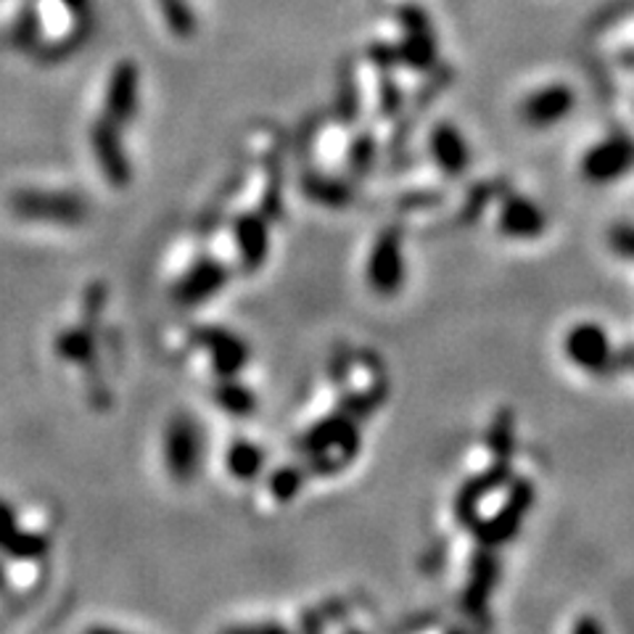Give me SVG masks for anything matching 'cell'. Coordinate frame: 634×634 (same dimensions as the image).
Masks as SVG:
<instances>
[{"label": "cell", "mask_w": 634, "mask_h": 634, "mask_svg": "<svg viewBox=\"0 0 634 634\" xmlns=\"http://www.w3.org/2000/svg\"><path fill=\"white\" fill-rule=\"evenodd\" d=\"M301 455L307 457L305 468L309 476H336L355 460L363 449V432L351 413L336 410L320 418L301 434L296 444Z\"/></svg>", "instance_id": "cell-1"}, {"label": "cell", "mask_w": 634, "mask_h": 634, "mask_svg": "<svg viewBox=\"0 0 634 634\" xmlns=\"http://www.w3.org/2000/svg\"><path fill=\"white\" fill-rule=\"evenodd\" d=\"M9 209L17 220L46 222L75 228L88 220V201L72 190H40L21 188L9 196Z\"/></svg>", "instance_id": "cell-2"}, {"label": "cell", "mask_w": 634, "mask_h": 634, "mask_svg": "<svg viewBox=\"0 0 634 634\" xmlns=\"http://www.w3.org/2000/svg\"><path fill=\"white\" fill-rule=\"evenodd\" d=\"M161 457L172 482L190 484L201 474L204 439L201 428L190 415L178 413L167 420L161 434Z\"/></svg>", "instance_id": "cell-3"}, {"label": "cell", "mask_w": 634, "mask_h": 634, "mask_svg": "<svg viewBox=\"0 0 634 634\" xmlns=\"http://www.w3.org/2000/svg\"><path fill=\"white\" fill-rule=\"evenodd\" d=\"M561 349L566 363L587 376H605L618 363V351L613 347L608 330L595 320L574 323L563 334Z\"/></svg>", "instance_id": "cell-4"}, {"label": "cell", "mask_w": 634, "mask_h": 634, "mask_svg": "<svg viewBox=\"0 0 634 634\" xmlns=\"http://www.w3.org/2000/svg\"><path fill=\"white\" fill-rule=\"evenodd\" d=\"M634 172V138L626 132H608L584 148L579 175L590 186H611Z\"/></svg>", "instance_id": "cell-5"}, {"label": "cell", "mask_w": 634, "mask_h": 634, "mask_svg": "<svg viewBox=\"0 0 634 634\" xmlns=\"http://www.w3.org/2000/svg\"><path fill=\"white\" fill-rule=\"evenodd\" d=\"M397 24L402 38L394 46H397L399 53V67H407L420 75L432 72L436 63H439V48H436V34L428 11L415 3L399 6Z\"/></svg>", "instance_id": "cell-6"}, {"label": "cell", "mask_w": 634, "mask_h": 634, "mask_svg": "<svg viewBox=\"0 0 634 634\" xmlns=\"http://www.w3.org/2000/svg\"><path fill=\"white\" fill-rule=\"evenodd\" d=\"M534 486L532 482H521V478H507V497L495 507L492 513H478L470 521V526H476V537L486 549H495L513 537L518 532L521 521H524L528 505H532Z\"/></svg>", "instance_id": "cell-7"}, {"label": "cell", "mask_w": 634, "mask_h": 634, "mask_svg": "<svg viewBox=\"0 0 634 634\" xmlns=\"http://www.w3.org/2000/svg\"><path fill=\"white\" fill-rule=\"evenodd\" d=\"M405 238L399 228L378 230L376 241L370 246L368 262H365V280H368L370 291L389 299L405 286Z\"/></svg>", "instance_id": "cell-8"}, {"label": "cell", "mask_w": 634, "mask_h": 634, "mask_svg": "<svg viewBox=\"0 0 634 634\" xmlns=\"http://www.w3.org/2000/svg\"><path fill=\"white\" fill-rule=\"evenodd\" d=\"M90 153H93L101 178L115 188H127L132 182V161L125 148V130L98 115L88 130Z\"/></svg>", "instance_id": "cell-9"}, {"label": "cell", "mask_w": 634, "mask_h": 634, "mask_svg": "<svg viewBox=\"0 0 634 634\" xmlns=\"http://www.w3.org/2000/svg\"><path fill=\"white\" fill-rule=\"evenodd\" d=\"M190 344L207 351L209 368L217 378H238L249 365V344L225 326H196L190 330Z\"/></svg>", "instance_id": "cell-10"}, {"label": "cell", "mask_w": 634, "mask_h": 634, "mask_svg": "<svg viewBox=\"0 0 634 634\" xmlns=\"http://www.w3.org/2000/svg\"><path fill=\"white\" fill-rule=\"evenodd\" d=\"M576 109V90L568 82H547L521 98L518 119L528 130H553Z\"/></svg>", "instance_id": "cell-11"}, {"label": "cell", "mask_w": 634, "mask_h": 634, "mask_svg": "<svg viewBox=\"0 0 634 634\" xmlns=\"http://www.w3.org/2000/svg\"><path fill=\"white\" fill-rule=\"evenodd\" d=\"M228 265L220 262L217 257H209V254H201V257H196L194 262L188 265V270L175 280L172 299L182 307L207 305L209 299H215V296L228 286Z\"/></svg>", "instance_id": "cell-12"}, {"label": "cell", "mask_w": 634, "mask_h": 634, "mask_svg": "<svg viewBox=\"0 0 634 634\" xmlns=\"http://www.w3.org/2000/svg\"><path fill=\"white\" fill-rule=\"evenodd\" d=\"M138 106H140L138 63L130 59L117 61V67L111 69V75H109V82H106L101 117L109 119L111 125L127 130V127L132 125V119L138 117Z\"/></svg>", "instance_id": "cell-13"}, {"label": "cell", "mask_w": 634, "mask_h": 634, "mask_svg": "<svg viewBox=\"0 0 634 634\" xmlns=\"http://www.w3.org/2000/svg\"><path fill=\"white\" fill-rule=\"evenodd\" d=\"M495 222L499 236L511 238V241H537L547 230V217L539 209V204L513 194V190L499 196Z\"/></svg>", "instance_id": "cell-14"}, {"label": "cell", "mask_w": 634, "mask_h": 634, "mask_svg": "<svg viewBox=\"0 0 634 634\" xmlns=\"http://www.w3.org/2000/svg\"><path fill=\"white\" fill-rule=\"evenodd\" d=\"M232 241L246 273H257L270 257V220L262 211H241L232 217Z\"/></svg>", "instance_id": "cell-15"}, {"label": "cell", "mask_w": 634, "mask_h": 634, "mask_svg": "<svg viewBox=\"0 0 634 634\" xmlns=\"http://www.w3.org/2000/svg\"><path fill=\"white\" fill-rule=\"evenodd\" d=\"M51 549V539L19 524L11 503L0 499V553L11 561H40Z\"/></svg>", "instance_id": "cell-16"}, {"label": "cell", "mask_w": 634, "mask_h": 634, "mask_svg": "<svg viewBox=\"0 0 634 634\" xmlns=\"http://www.w3.org/2000/svg\"><path fill=\"white\" fill-rule=\"evenodd\" d=\"M428 153H432L434 165L439 167L442 175L447 178H460L468 172L470 151L468 140L453 122H436L432 136H428Z\"/></svg>", "instance_id": "cell-17"}, {"label": "cell", "mask_w": 634, "mask_h": 634, "mask_svg": "<svg viewBox=\"0 0 634 634\" xmlns=\"http://www.w3.org/2000/svg\"><path fill=\"white\" fill-rule=\"evenodd\" d=\"M53 355L82 370H93L98 359V338L93 323L82 320L80 326L61 328L53 338Z\"/></svg>", "instance_id": "cell-18"}, {"label": "cell", "mask_w": 634, "mask_h": 634, "mask_svg": "<svg viewBox=\"0 0 634 634\" xmlns=\"http://www.w3.org/2000/svg\"><path fill=\"white\" fill-rule=\"evenodd\" d=\"M495 579H497V563L484 549V553L470 563V574L463 584V608L470 611L468 616H478V611H482L486 601H489Z\"/></svg>", "instance_id": "cell-19"}, {"label": "cell", "mask_w": 634, "mask_h": 634, "mask_svg": "<svg viewBox=\"0 0 634 634\" xmlns=\"http://www.w3.org/2000/svg\"><path fill=\"white\" fill-rule=\"evenodd\" d=\"M265 449L251 439H232L225 449V470L236 482H254L265 474Z\"/></svg>", "instance_id": "cell-20"}, {"label": "cell", "mask_w": 634, "mask_h": 634, "mask_svg": "<svg viewBox=\"0 0 634 634\" xmlns=\"http://www.w3.org/2000/svg\"><path fill=\"white\" fill-rule=\"evenodd\" d=\"M301 194L307 196L309 201L320 204V207H347L351 201V188L347 180L330 178V175H323L313 169V172L301 175Z\"/></svg>", "instance_id": "cell-21"}, {"label": "cell", "mask_w": 634, "mask_h": 634, "mask_svg": "<svg viewBox=\"0 0 634 634\" xmlns=\"http://www.w3.org/2000/svg\"><path fill=\"white\" fill-rule=\"evenodd\" d=\"M211 397H215V405L232 418H246L257 410V394L238 378H217Z\"/></svg>", "instance_id": "cell-22"}, {"label": "cell", "mask_w": 634, "mask_h": 634, "mask_svg": "<svg viewBox=\"0 0 634 634\" xmlns=\"http://www.w3.org/2000/svg\"><path fill=\"white\" fill-rule=\"evenodd\" d=\"M307 476L309 474L305 465L299 463L280 465V468H275L270 478H267V492H270V497L278 499V503H291V499L301 492V486H305Z\"/></svg>", "instance_id": "cell-23"}, {"label": "cell", "mask_w": 634, "mask_h": 634, "mask_svg": "<svg viewBox=\"0 0 634 634\" xmlns=\"http://www.w3.org/2000/svg\"><path fill=\"white\" fill-rule=\"evenodd\" d=\"M336 115L344 125H351L359 115V88H357V77L351 63L347 61L341 67V75H338V93H336Z\"/></svg>", "instance_id": "cell-24"}, {"label": "cell", "mask_w": 634, "mask_h": 634, "mask_svg": "<svg viewBox=\"0 0 634 634\" xmlns=\"http://www.w3.org/2000/svg\"><path fill=\"white\" fill-rule=\"evenodd\" d=\"M161 17H165L167 27L172 30L178 38H190L196 32V17L194 11L188 9L182 0H157Z\"/></svg>", "instance_id": "cell-25"}, {"label": "cell", "mask_w": 634, "mask_h": 634, "mask_svg": "<svg viewBox=\"0 0 634 634\" xmlns=\"http://www.w3.org/2000/svg\"><path fill=\"white\" fill-rule=\"evenodd\" d=\"M373 157H376V140H373L370 132H359L349 140L347 146V165L355 175H365L368 167L373 165Z\"/></svg>", "instance_id": "cell-26"}, {"label": "cell", "mask_w": 634, "mask_h": 634, "mask_svg": "<svg viewBox=\"0 0 634 634\" xmlns=\"http://www.w3.org/2000/svg\"><path fill=\"white\" fill-rule=\"evenodd\" d=\"M365 56H368V61L378 69V72H392L394 67H399V53L394 42H386V40L370 42Z\"/></svg>", "instance_id": "cell-27"}, {"label": "cell", "mask_w": 634, "mask_h": 634, "mask_svg": "<svg viewBox=\"0 0 634 634\" xmlns=\"http://www.w3.org/2000/svg\"><path fill=\"white\" fill-rule=\"evenodd\" d=\"M611 251H616V257H624L634 262V225H616L608 232Z\"/></svg>", "instance_id": "cell-28"}, {"label": "cell", "mask_w": 634, "mask_h": 634, "mask_svg": "<svg viewBox=\"0 0 634 634\" xmlns=\"http://www.w3.org/2000/svg\"><path fill=\"white\" fill-rule=\"evenodd\" d=\"M618 63L626 69H634V46L632 48H624V51H618Z\"/></svg>", "instance_id": "cell-29"}, {"label": "cell", "mask_w": 634, "mask_h": 634, "mask_svg": "<svg viewBox=\"0 0 634 634\" xmlns=\"http://www.w3.org/2000/svg\"><path fill=\"white\" fill-rule=\"evenodd\" d=\"M0 584H3V566H0Z\"/></svg>", "instance_id": "cell-30"}]
</instances>
